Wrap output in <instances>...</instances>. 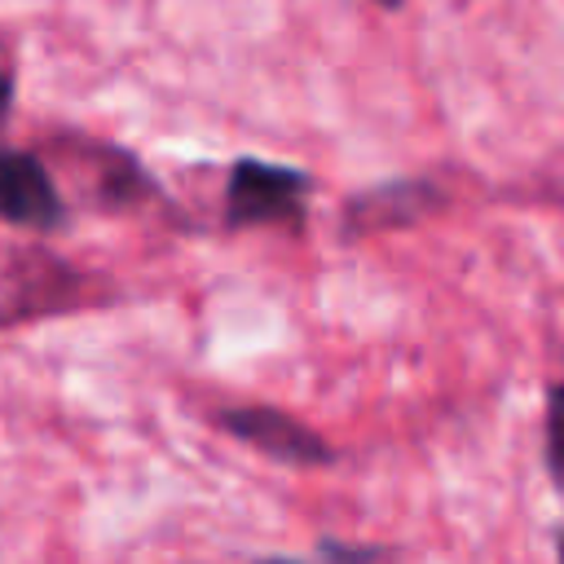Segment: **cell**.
I'll return each mask as SVG.
<instances>
[{
    "mask_svg": "<svg viewBox=\"0 0 564 564\" xmlns=\"http://www.w3.org/2000/svg\"><path fill=\"white\" fill-rule=\"evenodd\" d=\"M308 189H313V181L304 172H295V167L238 159L234 172H229V189H225V216H229V225L300 220Z\"/></svg>",
    "mask_w": 564,
    "mask_h": 564,
    "instance_id": "1",
    "label": "cell"
},
{
    "mask_svg": "<svg viewBox=\"0 0 564 564\" xmlns=\"http://www.w3.org/2000/svg\"><path fill=\"white\" fill-rule=\"evenodd\" d=\"M216 423H220L229 436L247 441L251 449H260V454H269V458H278V463L326 467V463L335 458V449H330L313 427H304L300 419H291V414H282V410H273V405H229V410L216 414Z\"/></svg>",
    "mask_w": 564,
    "mask_h": 564,
    "instance_id": "2",
    "label": "cell"
},
{
    "mask_svg": "<svg viewBox=\"0 0 564 564\" xmlns=\"http://www.w3.org/2000/svg\"><path fill=\"white\" fill-rule=\"evenodd\" d=\"M0 216L26 229H53L62 220V198L31 154H0Z\"/></svg>",
    "mask_w": 564,
    "mask_h": 564,
    "instance_id": "3",
    "label": "cell"
},
{
    "mask_svg": "<svg viewBox=\"0 0 564 564\" xmlns=\"http://www.w3.org/2000/svg\"><path fill=\"white\" fill-rule=\"evenodd\" d=\"M546 467L551 480L564 489V383L546 388Z\"/></svg>",
    "mask_w": 564,
    "mask_h": 564,
    "instance_id": "4",
    "label": "cell"
},
{
    "mask_svg": "<svg viewBox=\"0 0 564 564\" xmlns=\"http://www.w3.org/2000/svg\"><path fill=\"white\" fill-rule=\"evenodd\" d=\"M317 555H322V564H379V560H388L383 546H348V542H335V538H322Z\"/></svg>",
    "mask_w": 564,
    "mask_h": 564,
    "instance_id": "5",
    "label": "cell"
},
{
    "mask_svg": "<svg viewBox=\"0 0 564 564\" xmlns=\"http://www.w3.org/2000/svg\"><path fill=\"white\" fill-rule=\"evenodd\" d=\"M256 564H322V560H282V555H269V560H256Z\"/></svg>",
    "mask_w": 564,
    "mask_h": 564,
    "instance_id": "6",
    "label": "cell"
},
{
    "mask_svg": "<svg viewBox=\"0 0 564 564\" xmlns=\"http://www.w3.org/2000/svg\"><path fill=\"white\" fill-rule=\"evenodd\" d=\"M4 106H9V79L0 75V115H4Z\"/></svg>",
    "mask_w": 564,
    "mask_h": 564,
    "instance_id": "7",
    "label": "cell"
},
{
    "mask_svg": "<svg viewBox=\"0 0 564 564\" xmlns=\"http://www.w3.org/2000/svg\"><path fill=\"white\" fill-rule=\"evenodd\" d=\"M555 555H560V564H564V529L555 533Z\"/></svg>",
    "mask_w": 564,
    "mask_h": 564,
    "instance_id": "8",
    "label": "cell"
},
{
    "mask_svg": "<svg viewBox=\"0 0 564 564\" xmlns=\"http://www.w3.org/2000/svg\"><path fill=\"white\" fill-rule=\"evenodd\" d=\"M379 4H392V9H397V4H401V0H379Z\"/></svg>",
    "mask_w": 564,
    "mask_h": 564,
    "instance_id": "9",
    "label": "cell"
}]
</instances>
